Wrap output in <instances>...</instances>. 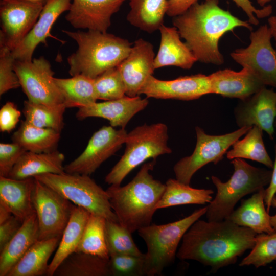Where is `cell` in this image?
Returning a JSON list of instances; mask_svg holds the SVG:
<instances>
[{"label":"cell","instance_id":"cell-1","mask_svg":"<svg viewBox=\"0 0 276 276\" xmlns=\"http://www.w3.org/2000/svg\"><path fill=\"white\" fill-rule=\"evenodd\" d=\"M257 234L228 219L197 220L183 235L176 257L210 266L211 271L233 264L246 250L251 249Z\"/></svg>","mask_w":276,"mask_h":276},{"label":"cell","instance_id":"cell-2","mask_svg":"<svg viewBox=\"0 0 276 276\" xmlns=\"http://www.w3.org/2000/svg\"><path fill=\"white\" fill-rule=\"evenodd\" d=\"M181 38L197 61L220 65L224 58L219 49V41L226 32L237 27L253 31L251 24L219 6L218 0L198 2L172 19Z\"/></svg>","mask_w":276,"mask_h":276},{"label":"cell","instance_id":"cell-3","mask_svg":"<svg viewBox=\"0 0 276 276\" xmlns=\"http://www.w3.org/2000/svg\"><path fill=\"white\" fill-rule=\"evenodd\" d=\"M156 159L144 164L126 185H110L106 190L111 208L119 223L131 234L151 224L165 184L150 174Z\"/></svg>","mask_w":276,"mask_h":276},{"label":"cell","instance_id":"cell-4","mask_svg":"<svg viewBox=\"0 0 276 276\" xmlns=\"http://www.w3.org/2000/svg\"><path fill=\"white\" fill-rule=\"evenodd\" d=\"M78 44L67 61L72 76L83 75L95 79L105 71L117 66L129 54L132 44L127 39L107 32L62 30Z\"/></svg>","mask_w":276,"mask_h":276},{"label":"cell","instance_id":"cell-5","mask_svg":"<svg viewBox=\"0 0 276 276\" xmlns=\"http://www.w3.org/2000/svg\"><path fill=\"white\" fill-rule=\"evenodd\" d=\"M231 163L234 172L226 182H222L217 176H211L217 193L207 206L208 221L227 219L239 200L268 186L270 181L272 170L253 166L242 158H234Z\"/></svg>","mask_w":276,"mask_h":276},{"label":"cell","instance_id":"cell-6","mask_svg":"<svg viewBox=\"0 0 276 276\" xmlns=\"http://www.w3.org/2000/svg\"><path fill=\"white\" fill-rule=\"evenodd\" d=\"M207 209L205 206L179 220L165 224H150L137 231L147 248L144 256L145 275H160L166 267L174 262L183 235L195 221L205 214Z\"/></svg>","mask_w":276,"mask_h":276},{"label":"cell","instance_id":"cell-7","mask_svg":"<svg viewBox=\"0 0 276 276\" xmlns=\"http://www.w3.org/2000/svg\"><path fill=\"white\" fill-rule=\"evenodd\" d=\"M168 127L162 123L137 126L127 133L123 155L105 178L109 185H121L127 175L148 159L170 154Z\"/></svg>","mask_w":276,"mask_h":276},{"label":"cell","instance_id":"cell-8","mask_svg":"<svg viewBox=\"0 0 276 276\" xmlns=\"http://www.w3.org/2000/svg\"><path fill=\"white\" fill-rule=\"evenodd\" d=\"M34 177L90 214L119 222L111 208L106 191L97 185L89 175L65 172L44 173Z\"/></svg>","mask_w":276,"mask_h":276},{"label":"cell","instance_id":"cell-9","mask_svg":"<svg viewBox=\"0 0 276 276\" xmlns=\"http://www.w3.org/2000/svg\"><path fill=\"white\" fill-rule=\"evenodd\" d=\"M251 127L239 128L222 135H210L201 127L196 126L195 149L191 155L181 158L174 166L176 179L190 185L193 176L198 170L210 163L217 164L233 144L245 135Z\"/></svg>","mask_w":276,"mask_h":276},{"label":"cell","instance_id":"cell-10","mask_svg":"<svg viewBox=\"0 0 276 276\" xmlns=\"http://www.w3.org/2000/svg\"><path fill=\"white\" fill-rule=\"evenodd\" d=\"M33 203L38 224V240L61 238L75 204L36 179Z\"/></svg>","mask_w":276,"mask_h":276},{"label":"cell","instance_id":"cell-11","mask_svg":"<svg viewBox=\"0 0 276 276\" xmlns=\"http://www.w3.org/2000/svg\"><path fill=\"white\" fill-rule=\"evenodd\" d=\"M272 34L267 24L252 31L250 44L231 54L232 58L243 67L249 69L266 86L276 88V49L271 44Z\"/></svg>","mask_w":276,"mask_h":276},{"label":"cell","instance_id":"cell-12","mask_svg":"<svg viewBox=\"0 0 276 276\" xmlns=\"http://www.w3.org/2000/svg\"><path fill=\"white\" fill-rule=\"evenodd\" d=\"M14 70L28 101L51 106L64 104L62 95L54 80L51 65L43 56L31 61L15 60Z\"/></svg>","mask_w":276,"mask_h":276},{"label":"cell","instance_id":"cell-13","mask_svg":"<svg viewBox=\"0 0 276 276\" xmlns=\"http://www.w3.org/2000/svg\"><path fill=\"white\" fill-rule=\"evenodd\" d=\"M43 6L30 0H1L0 47L12 51L33 27Z\"/></svg>","mask_w":276,"mask_h":276},{"label":"cell","instance_id":"cell-14","mask_svg":"<svg viewBox=\"0 0 276 276\" xmlns=\"http://www.w3.org/2000/svg\"><path fill=\"white\" fill-rule=\"evenodd\" d=\"M127 134L125 128L103 126L93 134L83 152L64 166L65 172L89 176L120 149Z\"/></svg>","mask_w":276,"mask_h":276},{"label":"cell","instance_id":"cell-15","mask_svg":"<svg viewBox=\"0 0 276 276\" xmlns=\"http://www.w3.org/2000/svg\"><path fill=\"white\" fill-rule=\"evenodd\" d=\"M239 128L257 126L274 138L276 119V91L266 86L248 98L240 100L234 109Z\"/></svg>","mask_w":276,"mask_h":276},{"label":"cell","instance_id":"cell-16","mask_svg":"<svg viewBox=\"0 0 276 276\" xmlns=\"http://www.w3.org/2000/svg\"><path fill=\"white\" fill-rule=\"evenodd\" d=\"M211 94L209 75L197 74L163 80L153 75L147 80L140 91L147 98L190 101Z\"/></svg>","mask_w":276,"mask_h":276},{"label":"cell","instance_id":"cell-17","mask_svg":"<svg viewBox=\"0 0 276 276\" xmlns=\"http://www.w3.org/2000/svg\"><path fill=\"white\" fill-rule=\"evenodd\" d=\"M155 53L153 45L140 38L132 45L128 56L117 66L126 88V95L135 97L153 75Z\"/></svg>","mask_w":276,"mask_h":276},{"label":"cell","instance_id":"cell-18","mask_svg":"<svg viewBox=\"0 0 276 276\" xmlns=\"http://www.w3.org/2000/svg\"><path fill=\"white\" fill-rule=\"evenodd\" d=\"M126 0H72L65 19L76 29L107 32Z\"/></svg>","mask_w":276,"mask_h":276},{"label":"cell","instance_id":"cell-19","mask_svg":"<svg viewBox=\"0 0 276 276\" xmlns=\"http://www.w3.org/2000/svg\"><path fill=\"white\" fill-rule=\"evenodd\" d=\"M72 0H48L44 5L33 27L12 51L14 59L18 61H31L33 54L38 44L47 45L51 28L59 17L68 11Z\"/></svg>","mask_w":276,"mask_h":276},{"label":"cell","instance_id":"cell-20","mask_svg":"<svg viewBox=\"0 0 276 276\" xmlns=\"http://www.w3.org/2000/svg\"><path fill=\"white\" fill-rule=\"evenodd\" d=\"M148 103L147 98L125 95L120 99L96 102L89 106L79 108L76 117L78 120L89 117L101 118L108 120L113 127L125 128L132 118L144 109Z\"/></svg>","mask_w":276,"mask_h":276},{"label":"cell","instance_id":"cell-21","mask_svg":"<svg viewBox=\"0 0 276 276\" xmlns=\"http://www.w3.org/2000/svg\"><path fill=\"white\" fill-rule=\"evenodd\" d=\"M211 94L244 100L266 86L248 68L238 72L225 68L209 75Z\"/></svg>","mask_w":276,"mask_h":276},{"label":"cell","instance_id":"cell-22","mask_svg":"<svg viewBox=\"0 0 276 276\" xmlns=\"http://www.w3.org/2000/svg\"><path fill=\"white\" fill-rule=\"evenodd\" d=\"M35 179L0 176V204L22 221L35 212L33 194Z\"/></svg>","mask_w":276,"mask_h":276},{"label":"cell","instance_id":"cell-23","mask_svg":"<svg viewBox=\"0 0 276 276\" xmlns=\"http://www.w3.org/2000/svg\"><path fill=\"white\" fill-rule=\"evenodd\" d=\"M158 30L160 41L154 59L155 69L168 66L191 68L197 60L186 43L181 41L177 29L163 24Z\"/></svg>","mask_w":276,"mask_h":276},{"label":"cell","instance_id":"cell-24","mask_svg":"<svg viewBox=\"0 0 276 276\" xmlns=\"http://www.w3.org/2000/svg\"><path fill=\"white\" fill-rule=\"evenodd\" d=\"M64 155L55 150L36 153L26 151L19 158L8 175V177L22 179L44 173H65Z\"/></svg>","mask_w":276,"mask_h":276},{"label":"cell","instance_id":"cell-25","mask_svg":"<svg viewBox=\"0 0 276 276\" xmlns=\"http://www.w3.org/2000/svg\"><path fill=\"white\" fill-rule=\"evenodd\" d=\"M265 190L263 188L250 198L243 200L240 206L234 210L227 219L239 226L249 228L257 234L275 232L265 208Z\"/></svg>","mask_w":276,"mask_h":276},{"label":"cell","instance_id":"cell-26","mask_svg":"<svg viewBox=\"0 0 276 276\" xmlns=\"http://www.w3.org/2000/svg\"><path fill=\"white\" fill-rule=\"evenodd\" d=\"M36 212L23 221L19 231L0 251V276H7L12 268L29 248L38 240Z\"/></svg>","mask_w":276,"mask_h":276},{"label":"cell","instance_id":"cell-27","mask_svg":"<svg viewBox=\"0 0 276 276\" xmlns=\"http://www.w3.org/2000/svg\"><path fill=\"white\" fill-rule=\"evenodd\" d=\"M90 213L85 209L74 205L69 221L51 262L47 276H53L62 261L75 252L81 240Z\"/></svg>","mask_w":276,"mask_h":276},{"label":"cell","instance_id":"cell-28","mask_svg":"<svg viewBox=\"0 0 276 276\" xmlns=\"http://www.w3.org/2000/svg\"><path fill=\"white\" fill-rule=\"evenodd\" d=\"M61 238L36 241L17 262L7 276L47 275L48 261L57 248Z\"/></svg>","mask_w":276,"mask_h":276},{"label":"cell","instance_id":"cell-29","mask_svg":"<svg viewBox=\"0 0 276 276\" xmlns=\"http://www.w3.org/2000/svg\"><path fill=\"white\" fill-rule=\"evenodd\" d=\"M127 21L134 27L151 33L164 24L168 0H129Z\"/></svg>","mask_w":276,"mask_h":276},{"label":"cell","instance_id":"cell-30","mask_svg":"<svg viewBox=\"0 0 276 276\" xmlns=\"http://www.w3.org/2000/svg\"><path fill=\"white\" fill-rule=\"evenodd\" d=\"M53 276H112L109 259L74 252L62 261Z\"/></svg>","mask_w":276,"mask_h":276},{"label":"cell","instance_id":"cell-31","mask_svg":"<svg viewBox=\"0 0 276 276\" xmlns=\"http://www.w3.org/2000/svg\"><path fill=\"white\" fill-rule=\"evenodd\" d=\"M60 132L50 128H40L25 120L21 122L18 129L12 136L15 142L26 151L41 153L56 150Z\"/></svg>","mask_w":276,"mask_h":276},{"label":"cell","instance_id":"cell-32","mask_svg":"<svg viewBox=\"0 0 276 276\" xmlns=\"http://www.w3.org/2000/svg\"><path fill=\"white\" fill-rule=\"evenodd\" d=\"M54 80L62 95L66 108L85 107L98 100L94 79L80 74L69 78L54 77Z\"/></svg>","mask_w":276,"mask_h":276},{"label":"cell","instance_id":"cell-33","mask_svg":"<svg viewBox=\"0 0 276 276\" xmlns=\"http://www.w3.org/2000/svg\"><path fill=\"white\" fill-rule=\"evenodd\" d=\"M211 189H196L176 179L170 178L165 183V189L158 201L156 209L185 204H205L212 200Z\"/></svg>","mask_w":276,"mask_h":276},{"label":"cell","instance_id":"cell-34","mask_svg":"<svg viewBox=\"0 0 276 276\" xmlns=\"http://www.w3.org/2000/svg\"><path fill=\"white\" fill-rule=\"evenodd\" d=\"M244 138L236 141L232 149L226 153L227 159H248L260 163L272 169L273 162L265 148L263 135V130L253 126L245 134Z\"/></svg>","mask_w":276,"mask_h":276},{"label":"cell","instance_id":"cell-35","mask_svg":"<svg viewBox=\"0 0 276 276\" xmlns=\"http://www.w3.org/2000/svg\"><path fill=\"white\" fill-rule=\"evenodd\" d=\"M64 104L51 106L28 100L24 102L22 112L25 121L34 126L50 128L60 132L64 127Z\"/></svg>","mask_w":276,"mask_h":276},{"label":"cell","instance_id":"cell-36","mask_svg":"<svg viewBox=\"0 0 276 276\" xmlns=\"http://www.w3.org/2000/svg\"><path fill=\"white\" fill-rule=\"evenodd\" d=\"M106 219L90 214L75 252H81L109 259L105 234Z\"/></svg>","mask_w":276,"mask_h":276},{"label":"cell","instance_id":"cell-37","mask_svg":"<svg viewBox=\"0 0 276 276\" xmlns=\"http://www.w3.org/2000/svg\"><path fill=\"white\" fill-rule=\"evenodd\" d=\"M105 234L109 257L116 254L144 255L134 243L131 233L118 222L106 220Z\"/></svg>","mask_w":276,"mask_h":276},{"label":"cell","instance_id":"cell-38","mask_svg":"<svg viewBox=\"0 0 276 276\" xmlns=\"http://www.w3.org/2000/svg\"><path fill=\"white\" fill-rule=\"evenodd\" d=\"M276 260V232L262 233L256 236L255 245L250 252L239 263V266H265Z\"/></svg>","mask_w":276,"mask_h":276},{"label":"cell","instance_id":"cell-39","mask_svg":"<svg viewBox=\"0 0 276 276\" xmlns=\"http://www.w3.org/2000/svg\"><path fill=\"white\" fill-rule=\"evenodd\" d=\"M97 99L104 101L121 98L126 95V88L118 68H110L94 79Z\"/></svg>","mask_w":276,"mask_h":276},{"label":"cell","instance_id":"cell-40","mask_svg":"<svg viewBox=\"0 0 276 276\" xmlns=\"http://www.w3.org/2000/svg\"><path fill=\"white\" fill-rule=\"evenodd\" d=\"M145 254L139 256L129 254H116L109 257L112 276H143Z\"/></svg>","mask_w":276,"mask_h":276},{"label":"cell","instance_id":"cell-41","mask_svg":"<svg viewBox=\"0 0 276 276\" xmlns=\"http://www.w3.org/2000/svg\"><path fill=\"white\" fill-rule=\"evenodd\" d=\"M12 51L0 47V95L20 87L19 78L14 70Z\"/></svg>","mask_w":276,"mask_h":276},{"label":"cell","instance_id":"cell-42","mask_svg":"<svg viewBox=\"0 0 276 276\" xmlns=\"http://www.w3.org/2000/svg\"><path fill=\"white\" fill-rule=\"evenodd\" d=\"M26 151L19 144H0V176L8 177L14 166L21 156Z\"/></svg>","mask_w":276,"mask_h":276},{"label":"cell","instance_id":"cell-43","mask_svg":"<svg viewBox=\"0 0 276 276\" xmlns=\"http://www.w3.org/2000/svg\"><path fill=\"white\" fill-rule=\"evenodd\" d=\"M21 112L12 102H6L0 109V130L10 132L19 121Z\"/></svg>","mask_w":276,"mask_h":276},{"label":"cell","instance_id":"cell-44","mask_svg":"<svg viewBox=\"0 0 276 276\" xmlns=\"http://www.w3.org/2000/svg\"><path fill=\"white\" fill-rule=\"evenodd\" d=\"M232 1L246 13L248 17V21L250 24L255 26L259 24V21L258 18L267 17L272 12V7L271 5L265 6L262 9H257L252 4L250 0Z\"/></svg>","mask_w":276,"mask_h":276},{"label":"cell","instance_id":"cell-45","mask_svg":"<svg viewBox=\"0 0 276 276\" xmlns=\"http://www.w3.org/2000/svg\"><path fill=\"white\" fill-rule=\"evenodd\" d=\"M23 221L13 215L0 223V251L16 235Z\"/></svg>","mask_w":276,"mask_h":276},{"label":"cell","instance_id":"cell-46","mask_svg":"<svg viewBox=\"0 0 276 276\" xmlns=\"http://www.w3.org/2000/svg\"><path fill=\"white\" fill-rule=\"evenodd\" d=\"M198 0H168V8L166 14L174 17L186 11Z\"/></svg>","mask_w":276,"mask_h":276},{"label":"cell","instance_id":"cell-47","mask_svg":"<svg viewBox=\"0 0 276 276\" xmlns=\"http://www.w3.org/2000/svg\"><path fill=\"white\" fill-rule=\"evenodd\" d=\"M274 150L275 158L272 169L271 179L268 187L265 190L264 202L266 206L267 211L268 213L271 206L272 200L276 194V143L274 145Z\"/></svg>","mask_w":276,"mask_h":276},{"label":"cell","instance_id":"cell-48","mask_svg":"<svg viewBox=\"0 0 276 276\" xmlns=\"http://www.w3.org/2000/svg\"><path fill=\"white\" fill-rule=\"evenodd\" d=\"M268 26L270 28L272 37L276 41V16H272L268 19Z\"/></svg>","mask_w":276,"mask_h":276},{"label":"cell","instance_id":"cell-49","mask_svg":"<svg viewBox=\"0 0 276 276\" xmlns=\"http://www.w3.org/2000/svg\"><path fill=\"white\" fill-rule=\"evenodd\" d=\"M12 214L3 205L0 204V223L8 219Z\"/></svg>","mask_w":276,"mask_h":276},{"label":"cell","instance_id":"cell-50","mask_svg":"<svg viewBox=\"0 0 276 276\" xmlns=\"http://www.w3.org/2000/svg\"><path fill=\"white\" fill-rule=\"evenodd\" d=\"M271 206L276 208L275 196L273 197L272 200ZM270 223L272 227L274 228L275 232H276V213L275 214V215L270 216Z\"/></svg>","mask_w":276,"mask_h":276},{"label":"cell","instance_id":"cell-51","mask_svg":"<svg viewBox=\"0 0 276 276\" xmlns=\"http://www.w3.org/2000/svg\"><path fill=\"white\" fill-rule=\"evenodd\" d=\"M271 0H257V3L261 7L265 6V4Z\"/></svg>","mask_w":276,"mask_h":276},{"label":"cell","instance_id":"cell-52","mask_svg":"<svg viewBox=\"0 0 276 276\" xmlns=\"http://www.w3.org/2000/svg\"><path fill=\"white\" fill-rule=\"evenodd\" d=\"M35 2H37L40 4H42L43 5H44L48 0H30Z\"/></svg>","mask_w":276,"mask_h":276},{"label":"cell","instance_id":"cell-53","mask_svg":"<svg viewBox=\"0 0 276 276\" xmlns=\"http://www.w3.org/2000/svg\"><path fill=\"white\" fill-rule=\"evenodd\" d=\"M274 127H275V128H276V119H275V122H274Z\"/></svg>","mask_w":276,"mask_h":276},{"label":"cell","instance_id":"cell-54","mask_svg":"<svg viewBox=\"0 0 276 276\" xmlns=\"http://www.w3.org/2000/svg\"><path fill=\"white\" fill-rule=\"evenodd\" d=\"M275 49H276V43H275Z\"/></svg>","mask_w":276,"mask_h":276}]
</instances>
